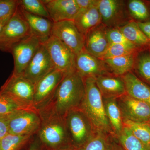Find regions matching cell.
Instances as JSON below:
<instances>
[{"mask_svg": "<svg viewBox=\"0 0 150 150\" xmlns=\"http://www.w3.org/2000/svg\"><path fill=\"white\" fill-rule=\"evenodd\" d=\"M85 94L84 79L75 69L65 75L52 101L44 108L64 117L70 110L80 108Z\"/></svg>", "mask_w": 150, "mask_h": 150, "instance_id": "6da1fadb", "label": "cell"}, {"mask_svg": "<svg viewBox=\"0 0 150 150\" xmlns=\"http://www.w3.org/2000/svg\"><path fill=\"white\" fill-rule=\"evenodd\" d=\"M38 111L41 123L36 135L47 150H58L71 145L64 117L49 108Z\"/></svg>", "mask_w": 150, "mask_h": 150, "instance_id": "7a4b0ae2", "label": "cell"}, {"mask_svg": "<svg viewBox=\"0 0 150 150\" xmlns=\"http://www.w3.org/2000/svg\"><path fill=\"white\" fill-rule=\"evenodd\" d=\"M86 94L80 107L96 131L114 136L105 114L103 98L98 87L95 78H85Z\"/></svg>", "mask_w": 150, "mask_h": 150, "instance_id": "3957f363", "label": "cell"}, {"mask_svg": "<svg viewBox=\"0 0 150 150\" xmlns=\"http://www.w3.org/2000/svg\"><path fill=\"white\" fill-rule=\"evenodd\" d=\"M64 118L71 145L77 149L85 144L96 131L80 108L70 110Z\"/></svg>", "mask_w": 150, "mask_h": 150, "instance_id": "277c9868", "label": "cell"}, {"mask_svg": "<svg viewBox=\"0 0 150 150\" xmlns=\"http://www.w3.org/2000/svg\"><path fill=\"white\" fill-rule=\"evenodd\" d=\"M35 88V85L23 75L12 73L1 87L0 94L9 97L23 107L34 108Z\"/></svg>", "mask_w": 150, "mask_h": 150, "instance_id": "5b68a950", "label": "cell"}, {"mask_svg": "<svg viewBox=\"0 0 150 150\" xmlns=\"http://www.w3.org/2000/svg\"><path fill=\"white\" fill-rule=\"evenodd\" d=\"M8 134L34 136L40 129L41 118L35 108H23L8 114Z\"/></svg>", "mask_w": 150, "mask_h": 150, "instance_id": "8992f818", "label": "cell"}, {"mask_svg": "<svg viewBox=\"0 0 150 150\" xmlns=\"http://www.w3.org/2000/svg\"><path fill=\"white\" fill-rule=\"evenodd\" d=\"M31 34L27 22L17 7L0 33V51L10 53L15 44Z\"/></svg>", "mask_w": 150, "mask_h": 150, "instance_id": "52a82bcc", "label": "cell"}, {"mask_svg": "<svg viewBox=\"0 0 150 150\" xmlns=\"http://www.w3.org/2000/svg\"><path fill=\"white\" fill-rule=\"evenodd\" d=\"M65 75L54 69L35 84L33 100L35 109L40 111L50 104Z\"/></svg>", "mask_w": 150, "mask_h": 150, "instance_id": "ba28073f", "label": "cell"}, {"mask_svg": "<svg viewBox=\"0 0 150 150\" xmlns=\"http://www.w3.org/2000/svg\"><path fill=\"white\" fill-rule=\"evenodd\" d=\"M43 43L48 51L55 69L65 74L76 69V55L61 40L51 35Z\"/></svg>", "mask_w": 150, "mask_h": 150, "instance_id": "9c48e42d", "label": "cell"}, {"mask_svg": "<svg viewBox=\"0 0 150 150\" xmlns=\"http://www.w3.org/2000/svg\"><path fill=\"white\" fill-rule=\"evenodd\" d=\"M42 43L37 38L31 34L12 48L10 53L13 57L14 64L13 74H23Z\"/></svg>", "mask_w": 150, "mask_h": 150, "instance_id": "30bf717a", "label": "cell"}, {"mask_svg": "<svg viewBox=\"0 0 150 150\" xmlns=\"http://www.w3.org/2000/svg\"><path fill=\"white\" fill-rule=\"evenodd\" d=\"M52 35L61 40L75 55L84 49L85 36L79 31L74 21L54 23Z\"/></svg>", "mask_w": 150, "mask_h": 150, "instance_id": "8fae6325", "label": "cell"}, {"mask_svg": "<svg viewBox=\"0 0 150 150\" xmlns=\"http://www.w3.org/2000/svg\"><path fill=\"white\" fill-rule=\"evenodd\" d=\"M123 119L148 123L150 121V105L127 94L117 98Z\"/></svg>", "mask_w": 150, "mask_h": 150, "instance_id": "7c38bea8", "label": "cell"}, {"mask_svg": "<svg viewBox=\"0 0 150 150\" xmlns=\"http://www.w3.org/2000/svg\"><path fill=\"white\" fill-rule=\"evenodd\" d=\"M54 69L48 51L42 43L22 75L35 85Z\"/></svg>", "mask_w": 150, "mask_h": 150, "instance_id": "4fadbf2b", "label": "cell"}, {"mask_svg": "<svg viewBox=\"0 0 150 150\" xmlns=\"http://www.w3.org/2000/svg\"><path fill=\"white\" fill-rule=\"evenodd\" d=\"M50 19L54 23L74 21L79 11L75 0H43Z\"/></svg>", "mask_w": 150, "mask_h": 150, "instance_id": "5bb4252c", "label": "cell"}, {"mask_svg": "<svg viewBox=\"0 0 150 150\" xmlns=\"http://www.w3.org/2000/svg\"><path fill=\"white\" fill-rule=\"evenodd\" d=\"M75 69L83 79H96L106 73L103 63L100 59L89 54L84 49L76 55Z\"/></svg>", "mask_w": 150, "mask_h": 150, "instance_id": "9a60e30c", "label": "cell"}, {"mask_svg": "<svg viewBox=\"0 0 150 150\" xmlns=\"http://www.w3.org/2000/svg\"><path fill=\"white\" fill-rule=\"evenodd\" d=\"M18 8L27 22L31 34L41 43H44L52 35L54 22L50 19L33 14Z\"/></svg>", "mask_w": 150, "mask_h": 150, "instance_id": "2e32d148", "label": "cell"}, {"mask_svg": "<svg viewBox=\"0 0 150 150\" xmlns=\"http://www.w3.org/2000/svg\"><path fill=\"white\" fill-rule=\"evenodd\" d=\"M109 45L105 30L101 28H95L86 35L84 50L98 59H103Z\"/></svg>", "mask_w": 150, "mask_h": 150, "instance_id": "e0dca14e", "label": "cell"}, {"mask_svg": "<svg viewBox=\"0 0 150 150\" xmlns=\"http://www.w3.org/2000/svg\"><path fill=\"white\" fill-rule=\"evenodd\" d=\"M96 83L103 97L118 98L126 94L122 77L102 75L96 79Z\"/></svg>", "mask_w": 150, "mask_h": 150, "instance_id": "ac0fdd59", "label": "cell"}, {"mask_svg": "<svg viewBox=\"0 0 150 150\" xmlns=\"http://www.w3.org/2000/svg\"><path fill=\"white\" fill-rule=\"evenodd\" d=\"M126 94L150 105V87L132 73H127L122 77Z\"/></svg>", "mask_w": 150, "mask_h": 150, "instance_id": "d6986e66", "label": "cell"}, {"mask_svg": "<svg viewBox=\"0 0 150 150\" xmlns=\"http://www.w3.org/2000/svg\"><path fill=\"white\" fill-rule=\"evenodd\" d=\"M74 22L79 31L86 37L89 31L102 22L97 5L86 10L79 11Z\"/></svg>", "mask_w": 150, "mask_h": 150, "instance_id": "ffe728a7", "label": "cell"}, {"mask_svg": "<svg viewBox=\"0 0 150 150\" xmlns=\"http://www.w3.org/2000/svg\"><path fill=\"white\" fill-rule=\"evenodd\" d=\"M105 110L114 137L120 134L124 127L123 118L117 98L103 97Z\"/></svg>", "mask_w": 150, "mask_h": 150, "instance_id": "44dd1931", "label": "cell"}, {"mask_svg": "<svg viewBox=\"0 0 150 150\" xmlns=\"http://www.w3.org/2000/svg\"><path fill=\"white\" fill-rule=\"evenodd\" d=\"M97 6L102 21L108 25L114 23L122 9V2L118 0H98Z\"/></svg>", "mask_w": 150, "mask_h": 150, "instance_id": "7402d4cb", "label": "cell"}, {"mask_svg": "<svg viewBox=\"0 0 150 150\" xmlns=\"http://www.w3.org/2000/svg\"><path fill=\"white\" fill-rule=\"evenodd\" d=\"M119 30L126 39L137 47L150 44V40L142 32L137 22H130Z\"/></svg>", "mask_w": 150, "mask_h": 150, "instance_id": "603a6c76", "label": "cell"}, {"mask_svg": "<svg viewBox=\"0 0 150 150\" xmlns=\"http://www.w3.org/2000/svg\"><path fill=\"white\" fill-rule=\"evenodd\" d=\"M112 73L117 76L124 75L129 73L134 66V54L105 59Z\"/></svg>", "mask_w": 150, "mask_h": 150, "instance_id": "cb8c5ba5", "label": "cell"}, {"mask_svg": "<svg viewBox=\"0 0 150 150\" xmlns=\"http://www.w3.org/2000/svg\"><path fill=\"white\" fill-rule=\"evenodd\" d=\"M115 137L125 150H150V146L137 139L126 126L121 134Z\"/></svg>", "mask_w": 150, "mask_h": 150, "instance_id": "d4e9b609", "label": "cell"}, {"mask_svg": "<svg viewBox=\"0 0 150 150\" xmlns=\"http://www.w3.org/2000/svg\"><path fill=\"white\" fill-rule=\"evenodd\" d=\"M33 135L8 134L0 139V150H21L32 141Z\"/></svg>", "mask_w": 150, "mask_h": 150, "instance_id": "484cf974", "label": "cell"}, {"mask_svg": "<svg viewBox=\"0 0 150 150\" xmlns=\"http://www.w3.org/2000/svg\"><path fill=\"white\" fill-rule=\"evenodd\" d=\"M112 136L96 131L93 136L78 150H110Z\"/></svg>", "mask_w": 150, "mask_h": 150, "instance_id": "4316f807", "label": "cell"}, {"mask_svg": "<svg viewBox=\"0 0 150 150\" xmlns=\"http://www.w3.org/2000/svg\"><path fill=\"white\" fill-rule=\"evenodd\" d=\"M123 125L130 129L132 134L150 147V126L148 123H139L123 119Z\"/></svg>", "mask_w": 150, "mask_h": 150, "instance_id": "83f0119b", "label": "cell"}, {"mask_svg": "<svg viewBox=\"0 0 150 150\" xmlns=\"http://www.w3.org/2000/svg\"><path fill=\"white\" fill-rule=\"evenodd\" d=\"M17 3L18 7L27 12L50 19L46 7L41 0H18Z\"/></svg>", "mask_w": 150, "mask_h": 150, "instance_id": "f1b7e54d", "label": "cell"}, {"mask_svg": "<svg viewBox=\"0 0 150 150\" xmlns=\"http://www.w3.org/2000/svg\"><path fill=\"white\" fill-rule=\"evenodd\" d=\"M128 7L130 13L134 18L141 21H144L149 18V11L145 3L142 1H129Z\"/></svg>", "mask_w": 150, "mask_h": 150, "instance_id": "f546056e", "label": "cell"}, {"mask_svg": "<svg viewBox=\"0 0 150 150\" xmlns=\"http://www.w3.org/2000/svg\"><path fill=\"white\" fill-rule=\"evenodd\" d=\"M137 48L134 44H110L103 59L134 54Z\"/></svg>", "mask_w": 150, "mask_h": 150, "instance_id": "4dcf8cb0", "label": "cell"}, {"mask_svg": "<svg viewBox=\"0 0 150 150\" xmlns=\"http://www.w3.org/2000/svg\"><path fill=\"white\" fill-rule=\"evenodd\" d=\"M17 0H0V23H6L15 13Z\"/></svg>", "mask_w": 150, "mask_h": 150, "instance_id": "1f68e13d", "label": "cell"}, {"mask_svg": "<svg viewBox=\"0 0 150 150\" xmlns=\"http://www.w3.org/2000/svg\"><path fill=\"white\" fill-rule=\"evenodd\" d=\"M23 108H27L23 107L9 97L0 94V115H8Z\"/></svg>", "mask_w": 150, "mask_h": 150, "instance_id": "d6a6232c", "label": "cell"}, {"mask_svg": "<svg viewBox=\"0 0 150 150\" xmlns=\"http://www.w3.org/2000/svg\"><path fill=\"white\" fill-rule=\"evenodd\" d=\"M137 69L141 76L150 84V54L140 56L137 63Z\"/></svg>", "mask_w": 150, "mask_h": 150, "instance_id": "836d02e7", "label": "cell"}, {"mask_svg": "<svg viewBox=\"0 0 150 150\" xmlns=\"http://www.w3.org/2000/svg\"><path fill=\"white\" fill-rule=\"evenodd\" d=\"M105 33L110 44H134L126 39L119 29H109L105 30Z\"/></svg>", "mask_w": 150, "mask_h": 150, "instance_id": "e575fe53", "label": "cell"}, {"mask_svg": "<svg viewBox=\"0 0 150 150\" xmlns=\"http://www.w3.org/2000/svg\"><path fill=\"white\" fill-rule=\"evenodd\" d=\"M8 134V115H0V139Z\"/></svg>", "mask_w": 150, "mask_h": 150, "instance_id": "d590c367", "label": "cell"}, {"mask_svg": "<svg viewBox=\"0 0 150 150\" xmlns=\"http://www.w3.org/2000/svg\"><path fill=\"white\" fill-rule=\"evenodd\" d=\"M78 7L79 11L86 10L93 6L97 5L98 1L96 0H75Z\"/></svg>", "mask_w": 150, "mask_h": 150, "instance_id": "8d00e7d4", "label": "cell"}, {"mask_svg": "<svg viewBox=\"0 0 150 150\" xmlns=\"http://www.w3.org/2000/svg\"><path fill=\"white\" fill-rule=\"evenodd\" d=\"M26 150H47L37 135L32 139Z\"/></svg>", "mask_w": 150, "mask_h": 150, "instance_id": "74e56055", "label": "cell"}, {"mask_svg": "<svg viewBox=\"0 0 150 150\" xmlns=\"http://www.w3.org/2000/svg\"><path fill=\"white\" fill-rule=\"evenodd\" d=\"M137 23L142 32L150 40V21L138 22Z\"/></svg>", "mask_w": 150, "mask_h": 150, "instance_id": "f35d334b", "label": "cell"}, {"mask_svg": "<svg viewBox=\"0 0 150 150\" xmlns=\"http://www.w3.org/2000/svg\"><path fill=\"white\" fill-rule=\"evenodd\" d=\"M110 150H125L117 142L114 136H112L111 139Z\"/></svg>", "mask_w": 150, "mask_h": 150, "instance_id": "ab89813d", "label": "cell"}, {"mask_svg": "<svg viewBox=\"0 0 150 150\" xmlns=\"http://www.w3.org/2000/svg\"><path fill=\"white\" fill-rule=\"evenodd\" d=\"M58 150H78V149L71 145Z\"/></svg>", "mask_w": 150, "mask_h": 150, "instance_id": "60d3db41", "label": "cell"}, {"mask_svg": "<svg viewBox=\"0 0 150 150\" xmlns=\"http://www.w3.org/2000/svg\"><path fill=\"white\" fill-rule=\"evenodd\" d=\"M6 23H0V33H1V31L3 26H4V25Z\"/></svg>", "mask_w": 150, "mask_h": 150, "instance_id": "b9f144b4", "label": "cell"}, {"mask_svg": "<svg viewBox=\"0 0 150 150\" xmlns=\"http://www.w3.org/2000/svg\"><path fill=\"white\" fill-rule=\"evenodd\" d=\"M148 124H149V126H150V121H149V123H148Z\"/></svg>", "mask_w": 150, "mask_h": 150, "instance_id": "7bdbcfd3", "label": "cell"}, {"mask_svg": "<svg viewBox=\"0 0 150 150\" xmlns=\"http://www.w3.org/2000/svg\"><path fill=\"white\" fill-rule=\"evenodd\" d=\"M149 11L150 13V7H149Z\"/></svg>", "mask_w": 150, "mask_h": 150, "instance_id": "ee69618b", "label": "cell"}]
</instances>
